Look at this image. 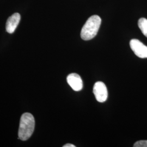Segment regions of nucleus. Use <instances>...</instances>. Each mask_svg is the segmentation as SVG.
Listing matches in <instances>:
<instances>
[{
	"mask_svg": "<svg viewBox=\"0 0 147 147\" xmlns=\"http://www.w3.org/2000/svg\"><path fill=\"white\" fill-rule=\"evenodd\" d=\"M35 120L30 113H25L21 117L18 132L19 138L21 141H26L31 136L34 130Z\"/></svg>",
	"mask_w": 147,
	"mask_h": 147,
	"instance_id": "nucleus-1",
	"label": "nucleus"
},
{
	"mask_svg": "<svg viewBox=\"0 0 147 147\" xmlns=\"http://www.w3.org/2000/svg\"><path fill=\"white\" fill-rule=\"evenodd\" d=\"M101 23L100 16L96 15L90 16L81 30V38L84 40H89L94 38L99 30Z\"/></svg>",
	"mask_w": 147,
	"mask_h": 147,
	"instance_id": "nucleus-2",
	"label": "nucleus"
},
{
	"mask_svg": "<svg viewBox=\"0 0 147 147\" xmlns=\"http://www.w3.org/2000/svg\"><path fill=\"white\" fill-rule=\"evenodd\" d=\"M93 93L98 102H104L108 96L107 89L104 83L101 81L96 82L93 87Z\"/></svg>",
	"mask_w": 147,
	"mask_h": 147,
	"instance_id": "nucleus-3",
	"label": "nucleus"
},
{
	"mask_svg": "<svg viewBox=\"0 0 147 147\" xmlns=\"http://www.w3.org/2000/svg\"><path fill=\"white\" fill-rule=\"evenodd\" d=\"M130 46L137 57L141 58H147V47L139 40L131 39L130 42Z\"/></svg>",
	"mask_w": 147,
	"mask_h": 147,
	"instance_id": "nucleus-4",
	"label": "nucleus"
},
{
	"mask_svg": "<svg viewBox=\"0 0 147 147\" xmlns=\"http://www.w3.org/2000/svg\"><path fill=\"white\" fill-rule=\"evenodd\" d=\"M67 82L74 90L79 92L83 88V82L80 76L76 73L69 74L67 78Z\"/></svg>",
	"mask_w": 147,
	"mask_h": 147,
	"instance_id": "nucleus-5",
	"label": "nucleus"
},
{
	"mask_svg": "<svg viewBox=\"0 0 147 147\" xmlns=\"http://www.w3.org/2000/svg\"><path fill=\"white\" fill-rule=\"evenodd\" d=\"M21 19V16L19 13H16L8 18L6 25V31L9 33H13L18 26Z\"/></svg>",
	"mask_w": 147,
	"mask_h": 147,
	"instance_id": "nucleus-6",
	"label": "nucleus"
},
{
	"mask_svg": "<svg viewBox=\"0 0 147 147\" xmlns=\"http://www.w3.org/2000/svg\"><path fill=\"white\" fill-rule=\"evenodd\" d=\"M138 25L142 31V33L147 37V19L146 18H141L138 22Z\"/></svg>",
	"mask_w": 147,
	"mask_h": 147,
	"instance_id": "nucleus-7",
	"label": "nucleus"
},
{
	"mask_svg": "<svg viewBox=\"0 0 147 147\" xmlns=\"http://www.w3.org/2000/svg\"><path fill=\"white\" fill-rule=\"evenodd\" d=\"M134 147H147V140H141L136 142L134 145Z\"/></svg>",
	"mask_w": 147,
	"mask_h": 147,
	"instance_id": "nucleus-8",
	"label": "nucleus"
},
{
	"mask_svg": "<svg viewBox=\"0 0 147 147\" xmlns=\"http://www.w3.org/2000/svg\"><path fill=\"white\" fill-rule=\"evenodd\" d=\"M63 147H75L76 146H75V145H74V144H70V143H68V144H65V145H64L63 146Z\"/></svg>",
	"mask_w": 147,
	"mask_h": 147,
	"instance_id": "nucleus-9",
	"label": "nucleus"
}]
</instances>
